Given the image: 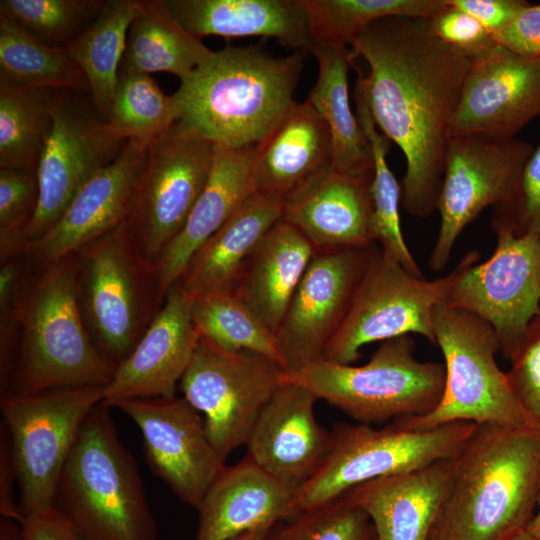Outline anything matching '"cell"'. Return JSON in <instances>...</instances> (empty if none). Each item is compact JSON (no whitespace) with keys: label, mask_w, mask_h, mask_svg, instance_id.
<instances>
[{"label":"cell","mask_w":540,"mask_h":540,"mask_svg":"<svg viewBox=\"0 0 540 540\" xmlns=\"http://www.w3.org/2000/svg\"><path fill=\"white\" fill-rule=\"evenodd\" d=\"M506 372L527 424L540 432V310L530 321Z\"/></svg>","instance_id":"cell-43"},{"label":"cell","mask_w":540,"mask_h":540,"mask_svg":"<svg viewBox=\"0 0 540 540\" xmlns=\"http://www.w3.org/2000/svg\"><path fill=\"white\" fill-rule=\"evenodd\" d=\"M479 259L480 253L472 250L447 275L427 280L413 275L376 246L322 359L351 364L360 358L364 345L409 334L436 345L434 310L445 302L464 269Z\"/></svg>","instance_id":"cell-10"},{"label":"cell","mask_w":540,"mask_h":540,"mask_svg":"<svg viewBox=\"0 0 540 540\" xmlns=\"http://www.w3.org/2000/svg\"><path fill=\"white\" fill-rule=\"evenodd\" d=\"M147 148L126 140L118 156L85 182L56 224L29 244L27 255L36 269L77 253L124 223Z\"/></svg>","instance_id":"cell-20"},{"label":"cell","mask_w":540,"mask_h":540,"mask_svg":"<svg viewBox=\"0 0 540 540\" xmlns=\"http://www.w3.org/2000/svg\"><path fill=\"white\" fill-rule=\"evenodd\" d=\"M297 489L255 464L248 456L222 469L197 511L195 540H231L291 515Z\"/></svg>","instance_id":"cell-24"},{"label":"cell","mask_w":540,"mask_h":540,"mask_svg":"<svg viewBox=\"0 0 540 540\" xmlns=\"http://www.w3.org/2000/svg\"><path fill=\"white\" fill-rule=\"evenodd\" d=\"M372 177L329 168L283 201L282 219L295 227L316 251L374 244Z\"/></svg>","instance_id":"cell-23"},{"label":"cell","mask_w":540,"mask_h":540,"mask_svg":"<svg viewBox=\"0 0 540 540\" xmlns=\"http://www.w3.org/2000/svg\"><path fill=\"white\" fill-rule=\"evenodd\" d=\"M284 380L305 387L359 424L423 416L439 404L445 367L415 357V342L404 335L381 342L361 366L319 359Z\"/></svg>","instance_id":"cell-6"},{"label":"cell","mask_w":540,"mask_h":540,"mask_svg":"<svg viewBox=\"0 0 540 540\" xmlns=\"http://www.w3.org/2000/svg\"><path fill=\"white\" fill-rule=\"evenodd\" d=\"M0 76L27 88L89 92L84 73L60 48L46 44L2 14Z\"/></svg>","instance_id":"cell-35"},{"label":"cell","mask_w":540,"mask_h":540,"mask_svg":"<svg viewBox=\"0 0 540 540\" xmlns=\"http://www.w3.org/2000/svg\"><path fill=\"white\" fill-rule=\"evenodd\" d=\"M256 147L214 144L208 181L184 227L155 262L161 298L179 281L195 252L254 192L252 164Z\"/></svg>","instance_id":"cell-25"},{"label":"cell","mask_w":540,"mask_h":540,"mask_svg":"<svg viewBox=\"0 0 540 540\" xmlns=\"http://www.w3.org/2000/svg\"><path fill=\"white\" fill-rule=\"evenodd\" d=\"M138 0H106L91 25L60 48L84 73L90 99L107 121L127 32L136 15Z\"/></svg>","instance_id":"cell-33"},{"label":"cell","mask_w":540,"mask_h":540,"mask_svg":"<svg viewBox=\"0 0 540 540\" xmlns=\"http://www.w3.org/2000/svg\"><path fill=\"white\" fill-rule=\"evenodd\" d=\"M106 386H76L0 397L24 516L54 506L58 482L80 430Z\"/></svg>","instance_id":"cell-11"},{"label":"cell","mask_w":540,"mask_h":540,"mask_svg":"<svg viewBox=\"0 0 540 540\" xmlns=\"http://www.w3.org/2000/svg\"><path fill=\"white\" fill-rule=\"evenodd\" d=\"M505 49L530 58H540V3H526L494 36Z\"/></svg>","instance_id":"cell-47"},{"label":"cell","mask_w":540,"mask_h":540,"mask_svg":"<svg viewBox=\"0 0 540 540\" xmlns=\"http://www.w3.org/2000/svg\"><path fill=\"white\" fill-rule=\"evenodd\" d=\"M369 73H359L378 129L403 152L401 205L425 218L437 210L450 126L472 59L443 41L428 19L386 17L352 42Z\"/></svg>","instance_id":"cell-1"},{"label":"cell","mask_w":540,"mask_h":540,"mask_svg":"<svg viewBox=\"0 0 540 540\" xmlns=\"http://www.w3.org/2000/svg\"><path fill=\"white\" fill-rule=\"evenodd\" d=\"M493 209L494 231L540 236V144L528 158L512 198Z\"/></svg>","instance_id":"cell-44"},{"label":"cell","mask_w":540,"mask_h":540,"mask_svg":"<svg viewBox=\"0 0 540 540\" xmlns=\"http://www.w3.org/2000/svg\"><path fill=\"white\" fill-rule=\"evenodd\" d=\"M451 461L428 540H507L526 529L538 501L540 432L475 425Z\"/></svg>","instance_id":"cell-2"},{"label":"cell","mask_w":540,"mask_h":540,"mask_svg":"<svg viewBox=\"0 0 540 540\" xmlns=\"http://www.w3.org/2000/svg\"><path fill=\"white\" fill-rule=\"evenodd\" d=\"M495 232L491 256L467 266L444 303L488 323L510 360L540 310V236Z\"/></svg>","instance_id":"cell-16"},{"label":"cell","mask_w":540,"mask_h":540,"mask_svg":"<svg viewBox=\"0 0 540 540\" xmlns=\"http://www.w3.org/2000/svg\"><path fill=\"white\" fill-rule=\"evenodd\" d=\"M113 407L138 426L152 472L181 502L197 509L225 467L199 412L176 396L128 399Z\"/></svg>","instance_id":"cell-18"},{"label":"cell","mask_w":540,"mask_h":540,"mask_svg":"<svg viewBox=\"0 0 540 540\" xmlns=\"http://www.w3.org/2000/svg\"><path fill=\"white\" fill-rule=\"evenodd\" d=\"M537 511L530 520L529 524L526 527V530L532 535L540 538V478H539V494L537 501Z\"/></svg>","instance_id":"cell-53"},{"label":"cell","mask_w":540,"mask_h":540,"mask_svg":"<svg viewBox=\"0 0 540 540\" xmlns=\"http://www.w3.org/2000/svg\"><path fill=\"white\" fill-rule=\"evenodd\" d=\"M331 166V138L325 121L308 100L295 102L256 147L253 190L284 201Z\"/></svg>","instance_id":"cell-27"},{"label":"cell","mask_w":540,"mask_h":540,"mask_svg":"<svg viewBox=\"0 0 540 540\" xmlns=\"http://www.w3.org/2000/svg\"><path fill=\"white\" fill-rule=\"evenodd\" d=\"M36 268L27 254L1 262L0 267V353L11 354L19 341L21 306Z\"/></svg>","instance_id":"cell-45"},{"label":"cell","mask_w":540,"mask_h":540,"mask_svg":"<svg viewBox=\"0 0 540 540\" xmlns=\"http://www.w3.org/2000/svg\"><path fill=\"white\" fill-rule=\"evenodd\" d=\"M55 94L0 76V168L36 172L53 125Z\"/></svg>","instance_id":"cell-34"},{"label":"cell","mask_w":540,"mask_h":540,"mask_svg":"<svg viewBox=\"0 0 540 540\" xmlns=\"http://www.w3.org/2000/svg\"><path fill=\"white\" fill-rule=\"evenodd\" d=\"M213 158L212 142L176 123L148 146L124 223L153 264L184 227Z\"/></svg>","instance_id":"cell-13"},{"label":"cell","mask_w":540,"mask_h":540,"mask_svg":"<svg viewBox=\"0 0 540 540\" xmlns=\"http://www.w3.org/2000/svg\"><path fill=\"white\" fill-rule=\"evenodd\" d=\"M16 472L8 433L0 423V513L2 517L18 522L23 515L18 504Z\"/></svg>","instance_id":"cell-50"},{"label":"cell","mask_w":540,"mask_h":540,"mask_svg":"<svg viewBox=\"0 0 540 540\" xmlns=\"http://www.w3.org/2000/svg\"><path fill=\"white\" fill-rule=\"evenodd\" d=\"M507 540H540V538L532 535L526 529H524L513 535L512 537L508 538Z\"/></svg>","instance_id":"cell-54"},{"label":"cell","mask_w":540,"mask_h":540,"mask_svg":"<svg viewBox=\"0 0 540 540\" xmlns=\"http://www.w3.org/2000/svg\"><path fill=\"white\" fill-rule=\"evenodd\" d=\"M115 369L86 327L76 253L38 268L21 306L17 355L5 394L107 386Z\"/></svg>","instance_id":"cell-4"},{"label":"cell","mask_w":540,"mask_h":540,"mask_svg":"<svg viewBox=\"0 0 540 540\" xmlns=\"http://www.w3.org/2000/svg\"><path fill=\"white\" fill-rule=\"evenodd\" d=\"M474 427L470 422H455L421 431L406 429L395 420L379 429L359 423L336 424L327 456L294 495L290 517L362 483L451 458Z\"/></svg>","instance_id":"cell-9"},{"label":"cell","mask_w":540,"mask_h":540,"mask_svg":"<svg viewBox=\"0 0 540 540\" xmlns=\"http://www.w3.org/2000/svg\"><path fill=\"white\" fill-rule=\"evenodd\" d=\"M318 77L307 100L325 121L332 146L331 168L353 176L371 177L374 160L369 139L348 94V72L354 59L349 47L314 46Z\"/></svg>","instance_id":"cell-31"},{"label":"cell","mask_w":540,"mask_h":540,"mask_svg":"<svg viewBox=\"0 0 540 540\" xmlns=\"http://www.w3.org/2000/svg\"><path fill=\"white\" fill-rule=\"evenodd\" d=\"M171 13L202 38L261 36L276 39L298 53H312L306 11L301 0H165Z\"/></svg>","instance_id":"cell-29"},{"label":"cell","mask_w":540,"mask_h":540,"mask_svg":"<svg viewBox=\"0 0 540 540\" xmlns=\"http://www.w3.org/2000/svg\"><path fill=\"white\" fill-rule=\"evenodd\" d=\"M283 213V200L253 192L190 259L176 283L192 299L232 292L247 261Z\"/></svg>","instance_id":"cell-28"},{"label":"cell","mask_w":540,"mask_h":540,"mask_svg":"<svg viewBox=\"0 0 540 540\" xmlns=\"http://www.w3.org/2000/svg\"><path fill=\"white\" fill-rule=\"evenodd\" d=\"M314 46L349 47L374 21L386 17L430 19L447 0H301Z\"/></svg>","instance_id":"cell-37"},{"label":"cell","mask_w":540,"mask_h":540,"mask_svg":"<svg viewBox=\"0 0 540 540\" xmlns=\"http://www.w3.org/2000/svg\"><path fill=\"white\" fill-rule=\"evenodd\" d=\"M428 20L437 36L472 60L497 44L492 33L477 19L451 5L449 0Z\"/></svg>","instance_id":"cell-46"},{"label":"cell","mask_w":540,"mask_h":540,"mask_svg":"<svg viewBox=\"0 0 540 540\" xmlns=\"http://www.w3.org/2000/svg\"><path fill=\"white\" fill-rule=\"evenodd\" d=\"M277 361L249 351H228L200 338L179 387L203 414L220 459L247 444L262 411L284 381Z\"/></svg>","instance_id":"cell-12"},{"label":"cell","mask_w":540,"mask_h":540,"mask_svg":"<svg viewBox=\"0 0 540 540\" xmlns=\"http://www.w3.org/2000/svg\"><path fill=\"white\" fill-rule=\"evenodd\" d=\"M111 408L102 400L84 421L54 506L84 540H157L136 461L119 438Z\"/></svg>","instance_id":"cell-5"},{"label":"cell","mask_w":540,"mask_h":540,"mask_svg":"<svg viewBox=\"0 0 540 540\" xmlns=\"http://www.w3.org/2000/svg\"><path fill=\"white\" fill-rule=\"evenodd\" d=\"M192 320L200 338L228 351L266 356L283 366L275 335L234 293L194 298Z\"/></svg>","instance_id":"cell-38"},{"label":"cell","mask_w":540,"mask_h":540,"mask_svg":"<svg viewBox=\"0 0 540 540\" xmlns=\"http://www.w3.org/2000/svg\"><path fill=\"white\" fill-rule=\"evenodd\" d=\"M451 474L448 458L362 483L344 494L369 515L377 540H428Z\"/></svg>","instance_id":"cell-26"},{"label":"cell","mask_w":540,"mask_h":540,"mask_svg":"<svg viewBox=\"0 0 540 540\" xmlns=\"http://www.w3.org/2000/svg\"><path fill=\"white\" fill-rule=\"evenodd\" d=\"M354 100L355 114L369 139L374 160L371 181L374 241L380 244V249L386 257L399 263L413 275L424 277L402 233L399 212L401 184L398 183L386 160L391 141L376 126L358 84H355Z\"/></svg>","instance_id":"cell-36"},{"label":"cell","mask_w":540,"mask_h":540,"mask_svg":"<svg viewBox=\"0 0 540 540\" xmlns=\"http://www.w3.org/2000/svg\"><path fill=\"white\" fill-rule=\"evenodd\" d=\"M436 345L445 363V384L437 407L423 416L395 419L411 430L455 423L529 427L506 373L496 361L500 346L493 328L481 318L439 304L433 313Z\"/></svg>","instance_id":"cell-8"},{"label":"cell","mask_w":540,"mask_h":540,"mask_svg":"<svg viewBox=\"0 0 540 540\" xmlns=\"http://www.w3.org/2000/svg\"><path fill=\"white\" fill-rule=\"evenodd\" d=\"M533 147L515 137L466 134L449 138L437 201L440 227L429 267L441 272L464 229L487 207L514 195Z\"/></svg>","instance_id":"cell-14"},{"label":"cell","mask_w":540,"mask_h":540,"mask_svg":"<svg viewBox=\"0 0 540 540\" xmlns=\"http://www.w3.org/2000/svg\"><path fill=\"white\" fill-rule=\"evenodd\" d=\"M540 115V58L496 44L472 61L450 126V137H515Z\"/></svg>","instance_id":"cell-19"},{"label":"cell","mask_w":540,"mask_h":540,"mask_svg":"<svg viewBox=\"0 0 540 540\" xmlns=\"http://www.w3.org/2000/svg\"><path fill=\"white\" fill-rule=\"evenodd\" d=\"M449 3L473 16L494 36L527 2L523 0H449Z\"/></svg>","instance_id":"cell-49"},{"label":"cell","mask_w":540,"mask_h":540,"mask_svg":"<svg viewBox=\"0 0 540 540\" xmlns=\"http://www.w3.org/2000/svg\"><path fill=\"white\" fill-rule=\"evenodd\" d=\"M202 38L185 28L165 0H138L119 71L167 72L180 81L211 53Z\"/></svg>","instance_id":"cell-32"},{"label":"cell","mask_w":540,"mask_h":540,"mask_svg":"<svg viewBox=\"0 0 540 540\" xmlns=\"http://www.w3.org/2000/svg\"><path fill=\"white\" fill-rule=\"evenodd\" d=\"M102 0H1L0 14L53 47L62 48L96 18Z\"/></svg>","instance_id":"cell-40"},{"label":"cell","mask_w":540,"mask_h":540,"mask_svg":"<svg viewBox=\"0 0 540 540\" xmlns=\"http://www.w3.org/2000/svg\"><path fill=\"white\" fill-rule=\"evenodd\" d=\"M284 520L264 540H377L369 515L347 494Z\"/></svg>","instance_id":"cell-41"},{"label":"cell","mask_w":540,"mask_h":540,"mask_svg":"<svg viewBox=\"0 0 540 540\" xmlns=\"http://www.w3.org/2000/svg\"><path fill=\"white\" fill-rule=\"evenodd\" d=\"M0 540H23L20 524L9 518L1 517Z\"/></svg>","instance_id":"cell-51"},{"label":"cell","mask_w":540,"mask_h":540,"mask_svg":"<svg viewBox=\"0 0 540 540\" xmlns=\"http://www.w3.org/2000/svg\"><path fill=\"white\" fill-rule=\"evenodd\" d=\"M193 299L175 284L129 356L115 369L103 401L174 397L200 335L192 320Z\"/></svg>","instance_id":"cell-21"},{"label":"cell","mask_w":540,"mask_h":540,"mask_svg":"<svg viewBox=\"0 0 540 540\" xmlns=\"http://www.w3.org/2000/svg\"><path fill=\"white\" fill-rule=\"evenodd\" d=\"M39 199L37 173L0 168V261L26 254L27 228Z\"/></svg>","instance_id":"cell-42"},{"label":"cell","mask_w":540,"mask_h":540,"mask_svg":"<svg viewBox=\"0 0 540 540\" xmlns=\"http://www.w3.org/2000/svg\"><path fill=\"white\" fill-rule=\"evenodd\" d=\"M272 526L260 527L243 533L231 540H264Z\"/></svg>","instance_id":"cell-52"},{"label":"cell","mask_w":540,"mask_h":540,"mask_svg":"<svg viewBox=\"0 0 540 540\" xmlns=\"http://www.w3.org/2000/svg\"><path fill=\"white\" fill-rule=\"evenodd\" d=\"M316 250L282 218L257 245L232 291L275 335Z\"/></svg>","instance_id":"cell-30"},{"label":"cell","mask_w":540,"mask_h":540,"mask_svg":"<svg viewBox=\"0 0 540 540\" xmlns=\"http://www.w3.org/2000/svg\"><path fill=\"white\" fill-rule=\"evenodd\" d=\"M376 246L316 251L275 332L286 372L322 359Z\"/></svg>","instance_id":"cell-17"},{"label":"cell","mask_w":540,"mask_h":540,"mask_svg":"<svg viewBox=\"0 0 540 540\" xmlns=\"http://www.w3.org/2000/svg\"><path fill=\"white\" fill-rule=\"evenodd\" d=\"M80 94L56 91L52 129L36 170L39 199L26 232L28 246L56 224L78 190L125 143Z\"/></svg>","instance_id":"cell-15"},{"label":"cell","mask_w":540,"mask_h":540,"mask_svg":"<svg viewBox=\"0 0 540 540\" xmlns=\"http://www.w3.org/2000/svg\"><path fill=\"white\" fill-rule=\"evenodd\" d=\"M107 122L125 141L148 147L175 123L173 97L149 74L119 71Z\"/></svg>","instance_id":"cell-39"},{"label":"cell","mask_w":540,"mask_h":540,"mask_svg":"<svg viewBox=\"0 0 540 540\" xmlns=\"http://www.w3.org/2000/svg\"><path fill=\"white\" fill-rule=\"evenodd\" d=\"M20 526L23 540H84L55 506L24 516Z\"/></svg>","instance_id":"cell-48"},{"label":"cell","mask_w":540,"mask_h":540,"mask_svg":"<svg viewBox=\"0 0 540 540\" xmlns=\"http://www.w3.org/2000/svg\"><path fill=\"white\" fill-rule=\"evenodd\" d=\"M81 312L99 350L117 367L162 307L155 265L125 223L76 253Z\"/></svg>","instance_id":"cell-7"},{"label":"cell","mask_w":540,"mask_h":540,"mask_svg":"<svg viewBox=\"0 0 540 540\" xmlns=\"http://www.w3.org/2000/svg\"><path fill=\"white\" fill-rule=\"evenodd\" d=\"M304 55L235 46L211 51L172 95L175 123L216 145L257 147L295 103Z\"/></svg>","instance_id":"cell-3"},{"label":"cell","mask_w":540,"mask_h":540,"mask_svg":"<svg viewBox=\"0 0 540 540\" xmlns=\"http://www.w3.org/2000/svg\"><path fill=\"white\" fill-rule=\"evenodd\" d=\"M316 396L284 380L259 416L247 442V454L264 471L296 489L327 456L331 432L314 413Z\"/></svg>","instance_id":"cell-22"}]
</instances>
